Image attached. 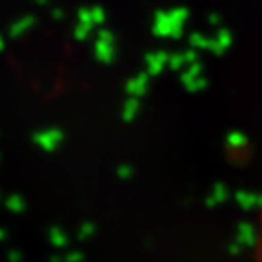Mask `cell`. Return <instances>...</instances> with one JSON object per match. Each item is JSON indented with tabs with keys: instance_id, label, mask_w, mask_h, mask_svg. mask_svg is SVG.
<instances>
[{
	"instance_id": "6da1fadb",
	"label": "cell",
	"mask_w": 262,
	"mask_h": 262,
	"mask_svg": "<svg viewBox=\"0 0 262 262\" xmlns=\"http://www.w3.org/2000/svg\"><path fill=\"white\" fill-rule=\"evenodd\" d=\"M258 248L262 251V213H260V231H258Z\"/></svg>"
}]
</instances>
